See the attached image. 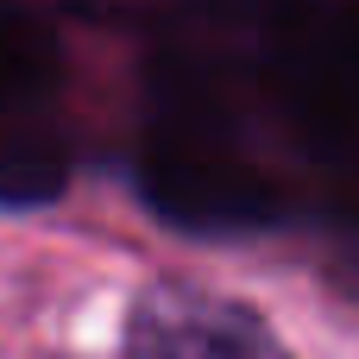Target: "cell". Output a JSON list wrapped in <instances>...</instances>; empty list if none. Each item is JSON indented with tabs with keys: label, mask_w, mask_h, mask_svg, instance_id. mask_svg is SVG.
<instances>
[{
	"label": "cell",
	"mask_w": 359,
	"mask_h": 359,
	"mask_svg": "<svg viewBox=\"0 0 359 359\" xmlns=\"http://www.w3.org/2000/svg\"><path fill=\"white\" fill-rule=\"evenodd\" d=\"M126 359H290V347L252 303L158 278L126 309Z\"/></svg>",
	"instance_id": "6da1fadb"
},
{
	"label": "cell",
	"mask_w": 359,
	"mask_h": 359,
	"mask_svg": "<svg viewBox=\"0 0 359 359\" xmlns=\"http://www.w3.org/2000/svg\"><path fill=\"white\" fill-rule=\"evenodd\" d=\"M63 189V164L50 151H6L0 158V196L13 202H44Z\"/></svg>",
	"instance_id": "7a4b0ae2"
}]
</instances>
